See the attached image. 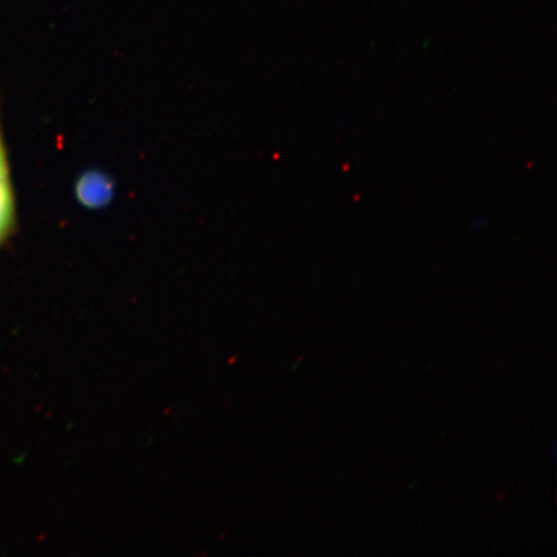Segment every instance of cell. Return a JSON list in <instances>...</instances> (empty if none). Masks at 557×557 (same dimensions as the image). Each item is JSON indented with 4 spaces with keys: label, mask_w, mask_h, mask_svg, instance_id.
Listing matches in <instances>:
<instances>
[{
    "label": "cell",
    "mask_w": 557,
    "mask_h": 557,
    "mask_svg": "<svg viewBox=\"0 0 557 557\" xmlns=\"http://www.w3.org/2000/svg\"><path fill=\"white\" fill-rule=\"evenodd\" d=\"M113 181L99 172L83 174L75 185L76 198L83 207L100 208L113 198Z\"/></svg>",
    "instance_id": "obj_2"
},
{
    "label": "cell",
    "mask_w": 557,
    "mask_h": 557,
    "mask_svg": "<svg viewBox=\"0 0 557 557\" xmlns=\"http://www.w3.org/2000/svg\"><path fill=\"white\" fill-rule=\"evenodd\" d=\"M16 200L13 191L9 156H7L2 123H0V249L16 230Z\"/></svg>",
    "instance_id": "obj_1"
}]
</instances>
